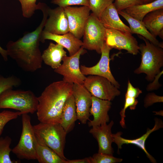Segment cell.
<instances>
[{
  "label": "cell",
  "instance_id": "7402d4cb",
  "mask_svg": "<svg viewBox=\"0 0 163 163\" xmlns=\"http://www.w3.org/2000/svg\"><path fill=\"white\" fill-rule=\"evenodd\" d=\"M64 48L59 44L50 43L42 54L43 61L54 69H57L61 65L63 58L67 56Z\"/></svg>",
  "mask_w": 163,
  "mask_h": 163
},
{
  "label": "cell",
  "instance_id": "1f68e13d",
  "mask_svg": "<svg viewBox=\"0 0 163 163\" xmlns=\"http://www.w3.org/2000/svg\"><path fill=\"white\" fill-rule=\"evenodd\" d=\"M125 101L124 107L120 113L121 117L120 124L123 128L125 127V118L126 117L125 111L126 110L128 107L131 110L135 109L138 103V101L136 98L127 96H125Z\"/></svg>",
  "mask_w": 163,
  "mask_h": 163
},
{
  "label": "cell",
  "instance_id": "ffe728a7",
  "mask_svg": "<svg viewBox=\"0 0 163 163\" xmlns=\"http://www.w3.org/2000/svg\"><path fill=\"white\" fill-rule=\"evenodd\" d=\"M118 14L124 18L129 23L131 34H139L155 45L163 48V42H159L147 29L142 21L132 17L124 10L118 11Z\"/></svg>",
  "mask_w": 163,
  "mask_h": 163
},
{
  "label": "cell",
  "instance_id": "52a82bcc",
  "mask_svg": "<svg viewBox=\"0 0 163 163\" xmlns=\"http://www.w3.org/2000/svg\"><path fill=\"white\" fill-rule=\"evenodd\" d=\"M106 33V28L98 18L93 13L90 14L84 27L83 46L101 54L105 43Z\"/></svg>",
  "mask_w": 163,
  "mask_h": 163
},
{
  "label": "cell",
  "instance_id": "cb8c5ba5",
  "mask_svg": "<svg viewBox=\"0 0 163 163\" xmlns=\"http://www.w3.org/2000/svg\"><path fill=\"white\" fill-rule=\"evenodd\" d=\"M163 8V0H155L151 2L134 5L124 10L129 15L142 21L149 13L156 10Z\"/></svg>",
  "mask_w": 163,
  "mask_h": 163
},
{
  "label": "cell",
  "instance_id": "603a6c76",
  "mask_svg": "<svg viewBox=\"0 0 163 163\" xmlns=\"http://www.w3.org/2000/svg\"><path fill=\"white\" fill-rule=\"evenodd\" d=\"M77 120L75 100L72 94L68 98L64 105L60 124L67 133L72 130Z\"/></svg>",
  "mask_w": 163,
  "mask_h": 163
},
{
  "label": "cell",
  "instance_id": "6da1fadb",
  "mask_svg": "<svg viewBox=\"0 0 163 163\" xmlns=\"http://www.w3.org/2000/svg\"><path fill=\"white\" fill-rule=\"evenodd\" d=\"M48 7L45 4L40 6L39 10L43 12V17L35 30L26 33L16 41H9L6 45L8 56L25 72H33L42 68L43 60L40 42L48 17Z\"/></svg>",
  "mask_w": 163,
  "mask_h": 163
},
{
  "label": "cell",
  "instance_id": "ac0fdd59",
  "mask_svg": "<svg viewBox=\"0 0 163 163\" xmlns=\"http://www.w3.org/2000/svg\"><path fill=\"white\" fill-rule=\"evenodd\" d=\"M110 101L92 97V104L90 110L93 119L88 123L89 127L99 126L106 124L109 121L108 112L111 106Z\"/></svg>",
  "mask_w": 163,
  "mask_h": 163
},
{
  "label": "cell",
  "instance_id": "4dcf8cb0",
  "mask_svg": "<svg viewBox=\"0 0 163 163\" xmlns=\"http://www.w3.org/2000/svg\"><path fill=\"white\" fill-rule=\"evenodd\" d=\"M22 115L19 111L13 112L8 110H4L0 112V136L3 131L5 125L10 121L16 119Z\"/></svg>",
  "mask_w": 163,
  "mask_h": 163
},
{
  "label": "cell",
  "instance_id": "e0dca14e",
  "mask_svg": "<svg viewBox=\"0 0 163 163\" xmlns=\"http://www.w3.org/2000/svg\"><path fill=\"white\" fill-rule=\"evenodd\" d=\"M155 124L152 129L148 128L146 133L140 137L135 139H129L121 137L122 133L118 132L115 134H113V142L117 145L118 151L122 148V146L124 144H134L143 150L147 157L152 163H156L155 159L147 151L145 147V141L150 134L152 132L159 129L163 127L162 121L158 118L155 119Z\"/></svg>",
  "mask_w": 163,
  "mask_h": 163
},
{
  "label": "cell",
  "instance_id": "74e56055",
  "mask_svg": "<svg viewBox=\"0 0 163 163\" xmlns=\"http://www.w3.org/2000/svg\"><path fill=\"white\" fill-rule=\"evenodd\" d=\"M66 163H90L89 157L75 160H66Z\"/></svg>",
  "mask_w": 163,
  "mask_h": 163
},
{
  "label": "cell",
  "instance_id": "30bf717a",
  "mask_svg": "<svg viewBox=\"0 0 163 163\" xmlns=\"http://www.w3.org/2000/svg\"><path fill=\"white\" fill-rule=\"evenodd\" d=\"M130 33L106 29L105 43L112 49L124 50L127 53L136 55L139 53L138 42Z\"/></svg>",
  "mask_w": 163,
  "mask_h": 163
},
{
  "label": "cell",
  "instance_id": "ab89813d",
  "mask_svg": "<svg viewBox=\"0 0 163 163\" xmlns=\"http://www.w3.org/2000/svg\"><path fill=\"white\" fill-rule=\"evenodd\" d=\"M155 0H142L143 4L148 3Z\"/></svg>",
  "mask_w": 163,
  "mask_h": 163
},
{
  "label": "cell",
  "instance_id": "8fae6325",
  "mask_svg": "<svg viewBox=\"0 0 163 163\" xmlns=\"http://www.w3.org/2000/svg\"><path fill=\"white\" fill-rule=\"evenodd\" d=\"M66 14L69 32L80 39L83 36L85 23L90 14L89 7L67 6L64 8Z\"/></svg>",
  "mask_w": 163,
  "mask_h": 163
},
{
  "label": "cell",
  "instance_id": "44dd1931",
  "mask_svg": "<svg viewBox=\"0 0 163 163\" xmlns=\"http://www.w3.org/2000/svg\"><path fill=\"white\" fill-rule=\"evenodd\" d=\"M145 26L154 37L163 39V8L153 11L147 14L142 20Z\"/></svg>",
  "mask_w": 163,
  "mask_h": 163
},
{
  "label": "cell",
  "instance_id": "5b68a950",
  "mask_svg": "<svg viewBox=\"0 0 163 163\" xmlns=\"http://www.w3.org/2000/svg\"><path fill=\"white\" fill-rule=\"evenodd\" d=\"M33 126L37 142L50 148L62 159L67 160L64 150L67 133L60 123L40 122Z\"/></svg>",
  "mask_w": 163,
  "mask_h": 163
},
{
  "label": "cell",
  "instance_id": "4316f807",
  "mask_svg": "<svg viewBox=\"0 0 163 163\" xmlns=\"http://www.w3.org/2000/svg\"><path fill=\"white\" fill-rule=\"evenodd\" d=\"M115 0H89V7L92 13L98 18L104 10Z\"/></svg>",
  "mask_w": 163,
  "mask_h": 163
},
{
  "label": "cell",
  "instance_id": "5bb4252c",
  "mask_svg": "<svg viewBox=\"0 0 163 163\" xmlns=\"http://www.w3.org/2000/svg\"><path fill=\"white\" fill-rule=\"evenodd\" d=\"M48 17L43 31L57 35L69 32L67 16L63 8L58 6L54 9L49 7Z\"/></svg>",
  "mask_w": 163,
  "mask_h": 163
},
{
  "label": "cell",
  "instance_id": "d6986e66",
  "mask_svg": "<svg viewBox=\"0 0 163 163\" xmlns=\"http://www.w3.org/2000/svg\"><path fill=\"white\" fill-rule=\"evenodd\" d=\"M98 19L106 29L117 30L131 33L129 27L120 19L113 3L104 10Z\"/></svg>",
  "mask_w": 163,
  "mask_h": 163
},
{
  "label": "cell",
  "instance_id": "8992f818",
  "mask_svg": "<svg viewBox=\"0 0 163 163\" xmlns=\"http://www.w3.org/2000/svg\"><path fill=\"white\" fill-rule=\"evenodd\" d=\"M22 116V130L18 144L11 151L20 159L36 160L37 140L28 114Z\"/></svg>",
  "mask_w": 163,
  "mask_h": 163
},
{
  "label": "cell",
  "instance_id": "836d02e7",
  "mask_svg": "<svg viewBox=\"0 0 163 163\" xmlns=\"http://www.w3.org/2000/svg\"><path fill=\"white\" fill-rule=\"evenodd\" d=\"M113 3L119 11L134 5L143 4V3L142 0H115Z\"/></svg>",
  "mask_w": 163,
  "mask_h": 163
},
{
  "label": "cell",
  "instance_id": "9a60e30c",
  "mask_svg": "<svg viewBox=\"0 0 163 163\" xmlns=\"http://www.w3.org/2000/svg\"><path fill=\"white\" fill-rule=\"evenodd\" d=\"M113 124L112 120L108 124L92 127L90 130L89 133L97 142L98 152L113 155L114 152L111 145L113 139L111 128Z\"/></svg>",
  "mask_w": 163,
  "mask_h": 163
},
{
  "label": "cell",
  "instance_id": "7c38bea8",
  "mask_svg": "<svg viewBox=\"0 0 163 163\" xmlns=\"http://www.w3.org/2000/svg\"><path fill=\"white\" fill-rule=\"evenodd\" d=\"M112 49L105 43L101 50V56L98 62L95 66L88 67L81 65L80 69L82 73L85 75H96L105 77L113 85L119 88L120 85L113 75L110 67V52Z\"/></svg>",
  "mask_w": 163,
  "mask_h": 163
},
{
  "label": "cell",
  "instance_id": "f1b7e54d",
  "mask_svg": "<svg viewBox=\"0 0 163 163\" xmlns=\"http://www.w3.org/2000/svg\"><path fill=\"white\" fill-rule=\"evenodd\" d=\"M18 1L21 5L23 16L26 18L31 17L38 10L37 0H16Z\"/></svg>",
  "mask_w": 163,
  "mask_h": 163
},
{
  "label": "cell",
  "instance_id": "9c48e42d",
  "mask_svg": "<svg viewBox=\"0 0 163 163\" xmlns=\"http://www.w3.org/2000/svg\"><path fill=\"white\" fill-rule=\"evenodd\" d=\"M83 85L92 96L101 99L111 101L120 94L118 88L101 76L90 75L86 77Z\"/></svg>",
  "mask_w": 163,
  "mask_h": 163
},
{
  "label": "cell",
  "instance_id": "d4e9b609",
  "mask_svg": "<svg viewBox=\"0 0 163 163\" xmlns=\"http://www.w3.org/2000/svg\"><path fill=\"white\" fill-rule=\"evenodd\" d=\"M36 160L40 163H66V160L62 158L47 146L38 142L36 147Z\"/></svg>",
  "mask_w": 163,
  "mask_h": 163
},
{
  "label": "cell",
  "instance_id": "e575fe53",
  "mask_svg": "<svg viewBox=\"0 0 163 163\" xmlns=\"http://www.w3.org/2000/svg\"><path fill=\"white\" fill-rule=\"evenodd\" d=\"M162 102H163V96L157 95L153 93H149L145 97L144 106L146 108L155 103Z\"/></svg>",
  "mask_w": 163,
  "mask_h": 163
},
{
  "label": "cell",
  "instance_id": "4fadbf2b",
  "mask_svg": "<svg viewBox=\"0 0 163 163\" xmlns=\"http://www.w3.org/2000/svg\"><path fill=\"white\" fill-rule=\"evenodd\" d=\"M72 94L76 108L77 120L83 124L89 120L92 95L83 84H73Z\"/></svg>",
  "mask_w": 163,
  "mask_h": 163
},
{
  "label": "cell",
  "instance_id": "8d00e7d4",
  "mask_svg": "<svg viewBox=\"0 0 163 163\" xmlns=\"http://www.w3.org/2000/svg\"><path fill=\"white\" fill-rule=\"evenodd\" d=\"M162 73L163 71L156 75L153 80L154 81L147 87V90L148 91L156 90L159 87L160 84L158 82V79Z\"/></svg>",
  "mask_w": 163,
  "mask_h": 163
},
{
  "label": "cell",
  "instance_id": "f546056e",
  "mask_svg": "<svg viewBox=\"0 0 163 163\" xmlns=\"http://www.w3.org/2000/svg\"><path fill=\"white\" fill-rule=\"evenodd\" d=\"M90 163H116L121 162L123 159L113 157L112 155L98 152L90 157Z\"/></svg>",
  "mask_w": 163,
  "mask_h": 163
},
{
  "label": "cell",
  "instance_id": "3957f363",
  "mask_svg": "<svg viewBox=\"0 0 163 163\" xmlns=\"http://www.w3.org/2000/svg\"><path fill=\"white\" fill-rule=\"evenodd\" d=\"M145 43L139 45L141 53V61L139 67L134 71L136 74L144 73L146 75V79L153 81L160 72L163 66V48L156 46L141 35Z\"/></svg>",
  "mask_w": 163,
  "mask_h": 163
},
{
  "label": "cell",
  "instance_id": "f35d334b",
  "mask_svg": "<svg viewBox=\"0 0 163 163\" xmlns=\"http://www.w3.org/2000/svg\"><path fill=\"white\" fill-rule=\"evenodd\" d=\"M0 54L2 56L4 60L5 61L8 60V53L7 50L3 49L0 46Z\"/></svg>",
  "mask_w": 163,
  "mask_h": 163
},
{
  "label": "cell",
  "instance_id": "d590c367",
  "mask_svg": "<svg viewBox=\"0 0 163 163\" xmlns=\"http://www.w3.org/2000/svg\"><path fill=\"white\" fill-rule=\"evenodd\" d=\"M142 92V91L139 88L134 87L132 85L129 81H128L127 89L125 96L136 98Z\"/></svg>",
  "mask_w": 163,
  "mask_h": 163
},
{
  "label": "cell",
  "instance_id": "2e32d148",
  "mask_svg": "<svg viewBox=\"0 0 163 163\" xmlns=\"http://www.w3.org/2000/svg\"><path fill=\"white\" fill-rule=\"evenodd\" d=\"M46 40L54 41L66 48L69 56L75 53L83 45L82 41L69 32L64 34L57 35L42 31L40 41L43 43Z\"/></svg>",
  "mask_w": 163,
  "mask_h": 163
},
{
  "label": "cell",
  "instance_id": "484cf974",
  "mask_svg": "<svg viewBox=\"0 0 163 163\" xmlns=\"http://www.w3.org/2000/svg\"><path fill=\"white\" fill-rule=\"evenodd\" d=\"M12 139L7 136L0 138V163H18L19 161L12 160L10 156L12 149L10 148Z\"/></svg>",
  "mask_w": 163,
  "mask_h": 163
},
{
  "label": "cell",
  "instance_id": "ba28073f",
  "mask_svg": "<svg viewBox=\"0 0 163 163\" xmlns=\"http://www.w3.org/2000/svg\"><path fill=\"white\" fill-rule=\"evenodd\" d=\"M87 51L83 46L74 54L66 56L62 59V63L54 71L63 76L62 80L69 83L83 84L86 78L81 72L79 66V59L81 55Z\"/></svg>",
  "mask_w": 163,
  "mask_h": 163
},
{
  "label": "cell",
  "instance_id": "277c9868",
  "mask_svg": "<svg viewBox=\"0 0 163 163\" xmlns=\"http://www.w3.org/2000/svg\"><path fill=\"white\" fill-rule=\"evenodd\" d=\"M38 97L30 90L7 89L0 94V109H13L22 115L36 112Z\"/></svg>",
  "mask_w": 163,
  "mask_h": 163
},
{
  "label": "cell",
  "instance_id": "83f0119b",
  "mask_svg": "<svg viewBox=\"0 0 163 163\" xmlns=\"http://www.w3.org/2000/svg\"><path fill=\"white\" fill-rule=\"evenodd\" d=\"M21 84L20 79L14 75L5 77L0 75V94L5 90L18 87Z\"/></svg>",
  "mask_w": 163,
  "mask_h": 163
},
{
  "label": "cell",
  "instance_id": "d6a6232c",
  "mask_svg": "<svg viewBox=\"0 0 163 163\" xmlns=\"http://www.w3.org/2000/svg\"><path fill=\"white\" fill-rule=\"evenodd\" d=\"M52 4L64 8L73 5H80L89 7V0H52Z\"/></svg>",
  "mask_w": 163,
  "mask_h": 163
},
{
  "label": "cell",
  "instance_id": "7a4b0ae2",
  "mask_svg": "<svg viewBox=\"0 0 163 163\" xmlns=\"http://www.w3.org/2000/svg\"><path fill=\"white\" fill-rule=\"evenodd\" d=\"M73 85L62 80L54 82L45 88L38 97L36 113L40 122L60 123L63 108L72 94Z\"/></svg>",
  "mask_w": 163,
  "mask_h": 163
}]
</instances>
